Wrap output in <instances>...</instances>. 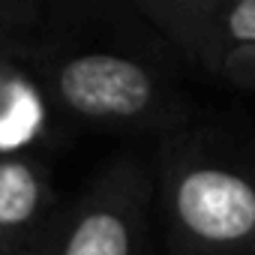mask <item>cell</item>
Listing matches in <instances>:
<instances>
[{"label":"cell","instance_id":"7a4b0ae2","mask_svg":"<svg viewBox=\"0 0 255 255\" xmlns=\"http://www.w3.org/2000/svg\"><path fill=\"white\" fill-rule=\"evenodd\" d=\"M153 189L168 255H255V135L192 117L159 138Z\"/></svg>","mask_w":255,"mask_h":255},{"label":"cell","instance_id":"6da1fadb","mask_svg":"<svg viewBox=\"0 0 255 255\" xmlns=\"http://www.w3.org/2000/svg\"><path fill=\"white\" fill-rule=\"evenodd\" d=\"M24 66L51 111L90 129L162 138L192 120L171 63L135 39L81 42L48 18Z\"/></svg>","mask_w":255,"mask_h":255},{"label":"cell","instance_id":"277c9868","mask_svg":"<svg viewBox=\"0 0 255 255\" xmlns=\"http://www.w3.org/2000/svg\"><path fill=\"white\" fill-rule=\"evenodd\" d=\"M144 27L201 72L255 51V0H132Z\"/></svg>","mask_w":255,"mask_h":255},{"label":"cell","instance_id":"3957f363","mask_svg":"<svg viewBox=\"0 0 255 255\" xmlns=\"http://www.w3.org/2000/svg\"><path fill=\"white\" fill-rule=\"evenodd\" d=\"M153 168L132 153L99 165L54 219L51 255H156Z\"/></svg>","mask_w":255,"mask_h":255},{"label":"cell","instance_id":"52a82bcc","mask_svg":"<svg viewBox=\"0 0 255 255\" xmlns=\"http://www.w3.org/2000/svg\"><path fill=\"white\" fill-rule=\"evenodd\" d=\"M48 33V9L33 0H0V69L27 60Z\"/></svg>","mask_w":255,"mask_h":255},{"label":"cell","instance_id":"8992f818","mask_svg":"<svg viewBox=\"0 0 255 255\" xmlns=\"http://www.w3.org/2000/svg\"><path fill=\"white\" fill-rule=\"evenodd\" d=\"M48 99L30 69L15 60L0 69V153H30L45 138Z\"/></svg>","mask_w":255,"mask_h":255},{"label":"cell","instance_id":"ba28073f","mask_svg":"<svg viewBox=\"0 0 255 255\" xmlns=\"http://www.w3.org/2000/svg\"><path fill=\"white\" fill-rule=\"evenodd\" d=\"M216 78L240 87V90H249L255 93V51H243V54H234L228 57L219 69H216Z\"/></svg>","mask_w":255,"mask_h":255},{"label":"cell","instance_id":"5b68a950","mask_svg":"<svg viewBox=\"0 0 255 255\" xmlns=\"http://www.w3.org/2000/svg\"><path fill=\"white\" fill-rule=\"evenodd\" d=\"M48 165L33 153H0V255H21L57 219Z\"/></svg>","mask_w":255,"mask_h":255},{"label":"cell","instance_id":"9c48e42d","mask_svg":"<svg viewBox=\"0 0 255 255\" xmlns=\"http://www.w3.org/2000/svg\"><path fill=\"white\" fill-rule=\"evenodd\" d=\"M51 243H54V222H51V228H48L30 249H24L21 255H51Z\"/></svg>","mask_w":255,"mask_h":255}]
</instances>
